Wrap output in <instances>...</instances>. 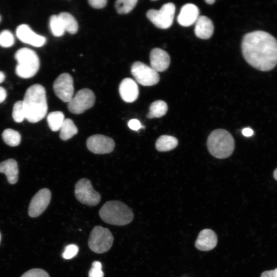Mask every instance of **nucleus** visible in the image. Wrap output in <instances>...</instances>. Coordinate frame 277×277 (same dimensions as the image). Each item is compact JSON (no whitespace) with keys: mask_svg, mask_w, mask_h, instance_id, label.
Listing matches in <instances>:
<instances>
[{"mask_svg":"<svg viewBox=\"0 0 277 277\" xmlns=\"http://www.w3.org/2000/svg\"><path fill=\"white\" fill-rule=\"evenodd\" d=\"M208 149L211 155L218 159H225L232 153L234 141L231 134L227 130L216 129L213 131L207 140Z\"/></svg>","mask_w":277,"mask_h":277,"instance_id":"nucleus-4","label":"nucleus"},{"mask_svg":"<svg viewBox=\"0 0 277 277\" xmlns=\"http://www.w3.org/2000/svg\"><path fill=\"white\" fill-rule=\"evenodd\" d=\"M102 265L99 261H94L92 263L91 268L88 272L89 277H104L102 271Z\"/></svg>","mask_w":277,"mask_h":277,"instance_id":"nucleus-31","label":"nucleus"},{"mask_svg":"<svg viewBox=\"0 0 277 277\" xmlns=\"http://www.w3.org/2000/svg\"><path fill=\"white\" fill-rule=\"evenodd\" d=\"M12 117L17 123L22 122L25 118V111L22 101L16 102L13 108Z\"/></svg>","mask_w":277,"mask_h":277,"instance_id":"nucleus-29","label":"nucleus"},{"mask_svg":"<svg viewBox=\"0 0 277 277\" xmlns=\"http://www.w3.org/2000/svg\"><path fill=\"white\" fill-rule=\"evenodd\" d=\"M217 243L216 233L210 229H204L199 233L195 242V247L201 251H209L215 247Z\"/></svg>","mask_w":277,"mask_h":277,"instance_id":"nucleus-15","label":"nucleus"},{"mask_svg":"<svg viewBox=\"0 0 277 277\" xmlns=\"http://www.w3.org/2000/svg\"><path fill=\"white\" fill-rule=\"evenodd\" d=\"M261 277H277V268L274 270L263 272L261 274Z\"/></svg>","mask_w":277,"mask_h":277,"instance_id":"nucleus-36","label":"nucleus"},{"mask_svg":"<svg viewBox=\"0 0 277 277\" xmlns=\"http://www.w3.org/2000/svg\"><path fill=\"white\" fill-rule=\"evenodd\" d=\"M6 96L7 93L5 89L3 87H0V103L5 100Z\"/></svg>","mask_w":277,"mask_h":277,"instance_id":"nucleus-37","label":"nucleus"},{"mask_svg":"<svg viewBox=\"0 0 277 277\" xmlns=\"http://www.w3.org/2000/svg\"><path fill=\"white\" fill-rule=\"evenodd\" d=\"M0 241H1V234H0Z\"/></svg>","mask_w":277,"mask_h":277,"instance_id":"nucleus-43","label":"nucleus"},{"mask_svg":"<svg viewBox=\"0 0 277 277\" xmlns=\"http://www.w3.org/2000/svg\"><path fill=\"white\" fill-rule=\"evenodd\" d=\"M50 28L52 34L56 37L64 35L65 29L58 15H52L50 18Z\"/></svg>","mask_w":277,"mask_h":277,"instance_id":"nucleus-27","label":"nucleus"},{"mask_svg":"<svg viewBox=\"0 0 277 277\" xmlns=\"http://www.w3.org/2000/svg\"><path fill=\"white\" fill-rule=\"evenodd\" d=\"M214 26L212 21L204 15L199 16L195 23V35L202 39H208L213 34Z\"/></svg>","mask_w":277,"mask_h":277,"instance_id":"nucleus-19","label":"nucleus"},{"mask_svg":"<svg viewBox=\"0 0 277 277\" xmlns=\"http://www.w3.org/2000/svg\"><path fill=\"white\" fill-rule=\"evenodd\" d=\"M128 127L133 130H138L142 128H144L140 122L137 119H132L128 123Z\"/></svg>","mask_w":277,"mask_h":277,"instance_id":"nucleus-35","label":"nucleus"},{"mask_svg":"<svg viewBox=\"0 0 277 277\" xmlns=\"http://www.w3.org/2000/svg\"><path fill=\"white\" fill-rule=\"evenodd\" d=\"M86 145L89 151L95 154L111 152L115 147L112 138L102 134H94L89 137Z\"/></svg>","mask_w":277,"mask_h":277,"instance_id":"nucleus-12","label":"nucleus"},{"mask_svg":"<svg viewBox=\"0 0 277 277\" xmlns=\"http://www.w3.org/2000/svg\"><path fill=\"white\" fill-rule=\"evenodd\" d=\"M242 51L247 62L259 70L268 71L277 65V40L265 31H255L245 34Z\"/></svg>","mask_w":277,"mask_h":277,"instance_id":"nucleus-1","label":"nucleus"},{"mask_svg":"<svg viewBox=\"0 0 277 277\" xmlns=\"http://www.w3.org/2000/svg\"><path fill=\"white\" fill-rule=\"evenodd\" d=\"M78 252V247L75 244H70L65 248L62 254V256L65 259H71L76 255Z\"/></svg>","mask_w":277,"mask_h":277,"instance_id":"nucleus-32","label":"nucleus"},{"mask_svg":"<svg viewBox=\"0 0 277 277\" xmlns=\"http://www.w3.org/2000/svg\"><path fill=\"white\" fill-rule=\"evenodd\" d=\"M23 101L25 118L35 123L46 115L48 105L44 87L39 84L31 86L26 91Z\"/></svg>","mask_w":277,"mask_h":277,"instance_id":"nucleus-2","label":"nucleus"},{"mask_svg":"<svg viewBox=\"0 0 277 277\" xmlns=\"http://www.w3.org/2000/svg\"><path fill=\"white\" fill-rule=\"evenodd\" d=\"M5 80V75L4 73L0 71V83H1Z\"/></svg>","mask_w":277,"mask_h":277,"instance_id":"nucleus-39","label":"nucleus"},{"mask_svg":"<svg viewBox=\"0 0 277 277\" xmlns=\"http://www.w3.org/2000/svg\"><path fill=\"white\" fill-rule=\"evenodd\" d=\"M78 132V129L73 121L70 118L65 119L60 129V137L67 141Z\"/></svg>","mask_w":277,"mask_h":277,"instance_id":"nucleus-24","label":"nucleus"},{"mask_svg":"<svg viewBox=\"0 0 277 277\" xmlns=\"http://www.w3.org/2000/svg\"><path fill=\"white\" fill-rule=\"evenodd\" d=\"M0 172L6 175L10 184H15L18 176V169L16 161L10 159L0 163Z\"/></svg>","mask_w":277,"mask_h":277,"instance_id":"nucleus-20","label":"nucleus"},{"mask_svg":"<svg viewBox=\"0 0 277 277\" xmlns=\"http://www.w3.org/2000/svg\"><path fill=\"white\" fill-rule=\"evenodd\" d=\"M151 67L157 72L166 70L170 65V58L168 53L162 49L153 48L150 53Z\"/></svg>","mask_w":277,"mask_h":277,"instance_id":"nucleus-16","label":"nucleus"},{"mask_svg":"<svg viewBox=\"0 0 277 277\" xmlns=\"http://www.w3.org/2000/svg\"><path fill=\"white\" fill-rule=\"evenodd\" d=\"M64 120V113L58 111L50 112L47 117L48 126L53 131L60 130Z\"/></svg>","mask_w":277,"mask_h":277,"instance_id":"nucleus-25","label":"nucleus"},{"mask_svg":"<svg viewBox=\"0 0 277 277\" xmlns=\"http://www.w3.org/2000/svg\"><path fill=\"white\" fill-rule=\"evenodd\" d=\"M51 197L50 191L47 188L39 190L32 198L28 208V214L32 217L40 215L49 205Z\"/></svg>","mask_w":277,"mask_h":277,"instance_id":"nucleus-13","label":"nucleus"},{"mask_svg":"<svg viewBox=\"0 0 277 277\" xmlns=\"http://www.w3.org/2000/svg\"><path fill=\"white\" fill-rule=\"evenodd\" d=\"M14 42L13 34L10 31L5 30L0 33V45L3 47L12 46Z\"/></svg>","mask_w":277,"mask_h":277,"instance_id":"nucleus-30","label":"nucleus"},{"mask_svg":"<svg viewBox=\"0 0 277 277\" xmlns=\"http://www.w3.org/2000/svg\"><path fill=\"white\" fill-rule=\"evenodd\" d=\"M131 72L136 81L143 86H153L160 81L158 73L141 62H134L131 66Z\"/></svg>","mask_w":277,"mask_h":277,"instance_id":"nucleus-10","label":"nucleus"},{"mask_svg":"<svg viewBox=\"0 0 277 277\" xmlns=\"http://www.w3.org/2000/svg\"><path fill=\"white\" fill-rule=\"evenodd\" d=\"M4 141L10 146H16L21 142V136L19 132L12 129H6L2 133Z\"/></svg>","mask_w":277,"mask_h":277,"instance_id":"nucleus-26","label":"nucleus"},{"mask_svg":"<svg viewBox=\"0 0 277 277\" xmlns=\"http://www.w3.org/2000/svg\"><path fill=\"white\" fill-rule=\"evenodd\" d=\"M242 133L245 136H250L253 135V131L251 128H245L243 129Z\"/></svg>","mask_w":277,"mask_h":277,"instance_id":"nucleus-38","label":"nucleus"},{"mask_svg":"<svg viewBox=\"0 0 277 277\" xmlns=\"http://www.w3.org/2000/svg\"><path fill=\"white\" fill-rule=\"evenodd\" d=\"M199 16V9L193 4H186L182 6L177 16L179 24L184 27H188L195 24Z\"/></svg>","mask_w":277,"mask_h":277,"instance_id":"nucleus-18","label":"nucleus"},{"mask_svg":"<svg viewBox=\"0 0 277 277\" xmlns=\"http://www.w3.org/2000/svg\"><path fill=\"white\" fill-rule=\"evenodd\" d=\"M274 178L277 180V168L274 170L273 172Z\"/></svg>","mask_w":277,"mask_h":277,"instance_id":"nucleus-41","label":"nucleus"},{"mask_svg":"<svg viewBox=\"0 0 277 277\" xmlns=\"http://www.w3.org/2000/svg\"><path fill=\"white\" fill-rule=\"evenodd\" d=\"M53 88L56 95L63 102L68 103L72 98L73 81L70 74L64 73L60 74L54 81Z\"/></svg>","mask_w":277,"mask_h":277,"instance_id":"nucleus-11","label":"nucleus"},{"mask_svg":"<svg viewBox=\"0 0 277 277\" xmlns=\"http://www.w3.org/2000/svg\"><path fill=\"white\" fill-rule=\"evenodd\" d=\"M15 58L17 62L16 73L18 76L28 78L37 73L39 67V60L33 50L27 48L19 49L15 53Z\"/></svg>","mask_w":277,"mask_h":277,"instance_id":"nucleus-5","label":"nucleus"},{"mask_svg":"<svg viewBox=\"0 0 277 277\" xmlns=\"http://www.w3.org/2000/svg\"><path fill=\"white\" fill-rule=\"evenodd\" d=\"M175 6L172 3L164 4L159 10L150 9L147 12V18L156 27L160 29L169 28L172 24Z\"/></svg>","mask_w":277,"mask_h":277,"instance_id":"nucleus-7","label":"nucleus"},{"mask_svg":"<svg viewBox=\"0 0 277 277\" xmlns=\"http://www.w3.org/2000/svg\"><path fill=\"white\" fill-rule=\"evenodd\" d=\"M119 92L122 100L127 103L134 102L138 97L139 90L136 83L131 78H125L121 82Z\"/></svg>","mask_w":277,"mask_h":277,"instance_id":"nucleus-17","label":"nucleus"},{"mask_svg":"<svg viewBox=\"0 0 277 277\" xmlns=\"http://www.w3.org/2000/svg\"><path fill=\"white\" fill-rule=\"evenodd\" d=\"M61 20L65 30L70 34H75L78 30V24L74 16L71 14L63 12L58 15Z\"/></svg>","mask_w":277,"mask_h":277,"instance_id":"nucleus-22","label":"nucleus"},{"mask_svg":"<svg viewBox=\"0 0 277 277\" xmlns=\"http://www.w3.org/2000/svg\"><path fill=\"white\" fill-rule=\"evenodd\" d=\"M89 4L93 8L101 9L105 7L107 3V0H89Z\"/></svg>","mask_w":277,"mask_h":277,"instance_id":"nucleus-34","label":"nucleus"},{"mask_svg":"<svg viewBox=\"0 0 277 277\" xmlns=\"http://www.w3.org/2000/svg\"><path fill=\"white\" fill-rule=\"evenodd\" d=\"M101 219L105 223L117 226L129 224L133 219L131 209L119 201L106 202L99 211Z\"/></svg>","mask_w":277,"mask_h":277,"instance_id":"nucleus-3","label":"nucleus"},{"mask_svg":"<svg viewBox=\"0 0 277 277\" xmlns=\"http://www.w3.org/2000/svg\"><path fill=\"white\" fill-rule=\"evenodd\" d=\"M16 33L22 42L34 47H42L46 42L44 36L36 34L26 24L19 25L16 29Z\"/></svg>","mask_w":277,"mask_h":277,"instance_id":"nucleus-14","label":"nucleus"},{"mask_svg":"<svg viewBox=\"0 0 277 277\" xmlns=\"http://www.w3.org/2000/svg\"><path fill=\"white\" fill-rule=\"evenodd\" d=\"M1 16H0V22H1Z\"/></svg>","mask_w":277,"mask_h":277,"instance_id":"nucleus-42","label":"nucleus"},{"mask_svg":"<svg viewBox=\"0 0 277 277\" xmlns=\"http://www.w3.org/2000/svg\"><path fill=\"white\" fill-rule=\"evenodd\" d=\"M137 2V0H117L115 3L116 11L121 14H127L132 10Z\"/></svg>","mask_w":277,"mask_h":277,"instance_id":"nucleus-28","label":"nucleus"},{"mask_svg":"<svg viewBox=\"0 0 277 277\" xmlns=\"http://www.w3.org/2000/svg\"><path fill=\"white\" fill-rule=\"evenodd\" d=\"M178 141L176 137L167 135H163L156 141L155 147L159 151H167L175 148Z\"/></svg>","mask_w":277,"mask_h":277,"instance_id":"nucleus-21","label":"nucleus"},{"mask_svg":"<svg viewBox=\"0 0 277 277\" xmlns=\"http://www.w3.org/2000/svg\"><path fill=\"white\" fill-rule=\"evenodd\" d=\"M205 2L208 4H212L215 2V0H206Z\"/></svg>","mask_w":277,"mask_h":277,"instance_id":"nucleus-40","label":"nucleus"},{"mask_svg":"<svg viewBox=\"0 0 277 277\" xmlns=\"http://www.w3.org/2000/svg\"><path fill=\"white\" fill-rule=\"evenodd\" d=\"M113 242V236L108 228L96 226L90 234L88 246L94 252L103 253L111 248Z\"/></svg>","mask_w":277,"mask_h":277,"instance_id":"nucleus-6","label":"nucleus"},{"mask_svg":"<svg viewBox=\"0 0 277 277\" xmlns=\"http://www.w3.org/2000/svg\"><path fill=\"white\" fill-rule=\"evenodd\" d=\"M167 110L168 106L165 102L155 101L150 105L149 111L146 116L148 118L161 117L166 113Z\"/></svg>","mask_w":277,"mask_h":277,"instance_id":"nucleus-23","label":"nucleus"},{"mask_svg":"<svg viewBox=\"0 0 277 277\" xmlns=\"http://www.w3.org/2000/svg\"><path fill=\"white\" fill-rule=\"evenodd\" d=\"M95 96L93 92L87 88L80 90L68 102V109L73 114H81L94 104Z\"/></svg>","mask_w":277,"mask_h":277,"instance_id":"nucleus-9","label":"nucleus"},{"mask_svg":"<svg viewBox=\"0 0 277 277\" xmlns=\"http://www.w3.org/2000/svg\"><path fill=\"white\" fill-rule=\"evenodd\" d=\"M74 195L81 203L96 206L100 202V194L94 190L90 181L83 178L78 180L75 185Z\"/></svg>","mask_w":277,"mask_h":277,"instance_id":"nucleus-8","label":"nucleus"},{"mask_svg":"<svg viewBox=\"0 0 277 277\" xmlns=\"http://www.w3.org/2000/svg\"><path fill=\"white\" fill-rule=\"evenodd\" d=\"M21 277H50L49 274L44 270L34 268L28 270Z\"/></svg>","mask_w":277,"mask_h":277,"instance_id":"nucleus-33","label":"nucleus"}]
</instances>
